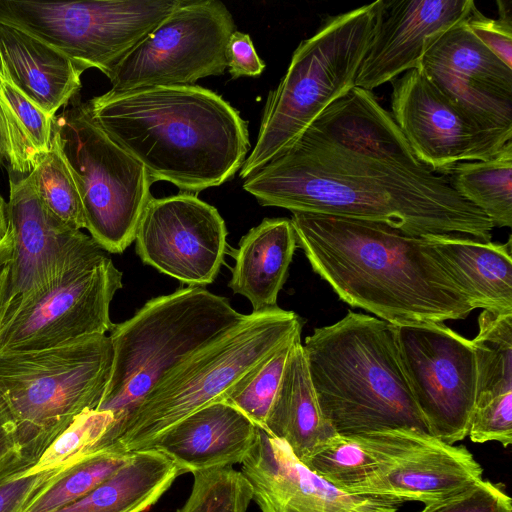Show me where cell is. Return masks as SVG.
I'll use <instances>...</instances> for the list:
<instances>
[{
	"label": "cell",
	"instance_id": "obj_43",
	"mask_svg": "<svg viewBox=\"0 0 512 512\" xmlns=\"http://www.w3.org/2000/svg\"><path fill=\"white\" fill-rule=\"evenodd\" d=\"M8 161V146L2 110L0 107V165Z\"/></svg>",
	"mask_w": 512,
	"mask_h": 512
},
{
	"label": "cell",
	"instance_id": "obj_12",
	"mask_svg": "<svg viewBox=\"0 0 512 512\" xmlns=\"http://www.w3.org/2000/svg\"><path fill=\"white\" fill-rule=\"evenodd\" d=\"M393 325L400 362L429 433L448 444L463 440L476 397L471 340L443 322Z\"/></svg>",
	"mask_w": 512,
	"mask_h": 512
},
{
	"label": "cell",
	"instance_id": "obj_32",
	"mask_svg": "<svg viewBox=\"0 0 512 512\" xmlns=\"http://www.w3.org/2000/svg\"><path fill=\"white\" fill-rule=\"evenodd\" d=\"M130 456L111 452L87 456L53 483L25 512H54L79 500L121 468Z\"/></svg>",
	"mask_w": 512,
	"mask_h": 512
},
{
	"label": "cell",
	"instance_id": "obj_6",
	"mask_svg": "<svg viewBox=\"0 0 512 512\" xmlns=\"http://www.w3.org/2000/svg\"><path fill=\"white\" fill-rule=\"evenodd\" d=\"M244 317L227 298L204 287L188 286L150 299L110 330L112 367L96 410L111 412L112 426L119 424L171 368Z\"/></svg>",
	"mask_w": 512,
	"mask_h": 512
},
{
	"label": "cell",
	"instance_id": "obj_11",
	"mask_svg": "<svg viewBox=\"0 0 512 512\" xmlns=\"http://www.w3.org/2000/svg\"><path fill=\"white\" fill-rule=\"evenodd\" d=\"M236 30L228 8L217 0H182L116 66L112 91L194 85L227 68L226 46Z\"/></svg>",
	"mask_w": 512,
	"mask_h": 512
},
{
	"label": "cell",
	"instance_id": "obj_42",
	"mask_svg": "<svg viewBox=\"0 0 512 512\" xmlns=\"http://www.w3.org/2000/svg\"><path fill=\"white\" fill-rule=\"evenodd\" d=\"M9 267V266H8ZM8 267L0 274V325L6 308L7 301V274Z\"/></svg>",
	"mask_w": 512,
	"mask_h": 512
},
{
	"label": "cell",
	"instance_id": "obj_8",
	"mask_svg": "<svg viewBox=\"0 0 512 512\" xmlns=\"http://www.w3.org/2000/svg\"><path fill=\"white\" fill-rule=\"evenodd\" d=\"M112 361L106 334L39 350L0 351V393L28 461L35 464L76 416L98 407Z\"/></svg>",
	"mask_w": 512,
	"mask_h": 512
},
{
	"label": "cell",
	"instance_id": "obj_3",
	"mask_svg": "<svg viewBox=\"0 0 512 512\" xmlns=\"http://www.w3.org/2000/svg\"><path fill=\"white\" fill-rule=\"evenodd\" d=\"M87 103L96 123L144 166L152 184L167 181L183 193L231 179L250 147L239 112L201 86L109 90Z\"/></svg>",
	"mask_w": 512,
	"mask_h": 512
},
{
	"label": "cell",
	"instance_id": "obj_25",
	"mask_svg": "<svg viewBox=\"0 0 512 512\" xmlns=\"http://www.w3.org/2000/svg\"><path fill=\"white\" fill-rule=\"evenodd\" d=\"M297 247L290 219H264L233 251L235 264L229 287L250 301L253 312L276 307Z\"/></svg>",
	"mask_w": 512,
	"mask_h": 512
},
{
	"label": "cell",
	"instance_id": "obj_41",
	"mask_svg": "<svg viewBox=\"0 0 512 512\" xmlns=\"http://www.w3.org/2000/svg\"><path fill=\"white\" fill-rule=\"evenodd\" d=\"M12 257V240L8 229V235L0 242V274L9 266Z\"/></svg>",
	"mask_w": 512,
	"mask_h": 512
},
{
	"label": "cell",
	"instance_id": "obj_1",
	"mask_svg": "<svg viewBox=\"0 0 512 512\" xmlns=\"http://www.w3.org/2000/svg\"><path fill=\"white\" fill-rule=\"evenodd\" d=\"M262 206L381 222L413 236L491 241L490 219L413 154L372 91L354 87L244 179Z\"/></svg>",
	"mask_w": 512,
	"mask_h": 512
},
{
	"label": "cell",
	"instance_id": "obj_35",
	"mask_svg": "<svg viewBox=\"0 0 512 512\" xmlns=\"http://www.w3.org/2000/svg\"><path fill=\"white\" fill-rule=\"evenodd\" d=\"M294 340L281 347L260 364L224 401L243 413L255 426L261 429H264L277 394L290 347Z\"/></svg>",
	"mask_w": 512,
	"mask_h": 512
},
{
	"label": "cell",
	"instance_id": "obj_34",
	"mask_svg": "<svg viewBox=\"0 0 512 512\" xmlns=\"http://www.w3.org/2000/svg\"><path fill=\"white\" fill-rule=\"evenodd\" d=\"M191 493L176 512H246L252 488L232 466L193 473Z\"/></svg>",
	"mask_w": 512,
	"mask_h": 512
},
{
	"label": "cell",
	"instance_id": "obj_31",
	"mask_svg": "<svg viewBox=\"0 0 512 512\" xmlns=\"http://www.w3.org/2000/svg\"><path fill=\"white\" fill-rule=\"evenodd\" d=\"M302 464L329 484L354 494L371 474L374 461L355 437L337 434Z\"/></svg>",
	"mask_w": 512,
	"mask_h": 512
},
{
	"label": "cell",
	"instance_id": "obj_36",
	"mask_svg": "<svg viewBox=\"0 0 512 512\" xmlns=\"http://www.w3.org/2000/svg\"><path fill=\"white\" fill-rule=\"evenodd\" d=\"M420 512H512V501L500 485L481 479L454 495L426 504Z\"/></svg>",
	"mask_w": 512,
	"mask_h": 512
},
{
	"label": "cell",
	"instance_id": "obj_28",
	"mask_svg": "<svg viewBox=\"0 0 512 512\" xmlns=\"http://www.w3.org/2000/svg\"><path fill=\"white\" fill-rule=\"evenodd\" d=\"M0 107L6 130L8 168L28 175L52 147L54 117L17 91L1 72Z\"/></svg>",
	"mask_w": 512,
	"mask_h": 512
},
{
	"label": "cell",
	"instance_id": "obj_38",
	"mask_svg": "<svg viewBox=\"0 0 512 512\" xmlns=\"http://www.w3.org/2000/svg\"><path fill=\"white\" fill-rule=\"evenodd\" d=\"M70 468L35 473L6 481L0 485V512H25Z\"/></svg>",
	"mask_w": 512,
	"mask_h": 512
},
{
	"label": "cell",
	"instance_id": "obj_5",
	"mask_svg": "<svg viewBox=\"0 0 512 512\" xmlns=\"http://www.w3.org/2000/svg\"><path fill=\"white\" fill-rule=\"evenodd\" d=\"M302 320L278 306L245 314L226 334L171 368L90 454L143 450L189 414L224 402L260 364L301 336Z\"/></svg>",
	"mask_w": 512,
	"mask_h": 512
},
{
	"label": "cell",
	"instance_id": "obj_14",
	"mask_svg": "<svg viewBox=\"0 0 512 512\" xmlns=\"http://www.w3.org/2000/svg\"><path fill=\"white\" fill-rule=\"evenodd\" d=\"M392 88L396 125L415 157L436 173L460 162L487 160L512 141V130L485 126L419 69L394 79Z\"/></svg>",
	"mask_w": 512,
	"mask_h": 512
},
{
	"label": "cell",
	"instance_id": "obj_4",
	"mask_svg": "<svg viewBox=\"0 0 512 512\" xmlns=\"http://www.w3.org/2000/svg\"><path fill=\"white\" fill-rule=\"evenodd\" d=\"M320 409L335 432H429L400 362L394 325L349 310L303 345Z\"/></svg>",
	"mask_w": 512,
	"mask_h": 512
},
{
	"label": "cell",
	"instance_id": "obj_39",
	"mask_svg": "<svg viewBox=\"0 0 512 512\" xmlns=\"http://www.w3.org/2000/svg\"><path fill=\"white\" fill-rule=\"evenodd\" d=\"M33 465L24 456L13 415L0 393V485L22 477Z\"/></svg>",
	"mask_w": 512,
	"mask_h": 512
},
{
	"label": "cell",
	"instance_id": "obj_18",
	"mask_svg": "<svg viewBox=\"0 0 512 512\" xmlns=\"http://www.w3.org/2000/svg\"><path fill=\"white\" fill-rule=\"evenodd\" d=\"M418 69L485 126L512 130V68L486 48L465 22L432 39Z\"/></svg>",
	"mask_w": 512,
	"mask_h": 512
},
{
	"label": "cell",
	"instance_id": "obj_44",
	"mask_svg": "<svg viewBox=\"0 0 512 512\" xmlns=\"http://www.w3.org/2000/svg\"><path fill=\"white\" fill-rule=\"evenodd\" d=\"M8 235L7 203L0 194V242Z\"/></svg>",
	"mask_w": 512,
	"mask_h": 512
},
{
	"label": "cell",
	"instance_id": "obj_21",
	"mask_svg": "<svg viewBox=\"0 0 512 512\" xmlns=\"http://www.w3.org/2000/svg\"><path fill=\"white\" fill-rule=\"evenodd\" d=\"M257 426L225 402L205 406L160 433L147 448L162 452L181 474L232 466L247 456Z\"/></svg>",
	"mask_w": 512,
	"mask_h": 512
},
{
	"label": "cell",
	"instance_id": "obj_33",
	"mask_svg": "<svg viewBox=\"0 0 512 512\" xmlns=\"http://www.w3.org/2000/svg\"><path fill=\"white\" fill-rule=\"evenodd\" d=\"M114 422L109 411L86 410L50 444L23 476L70 468L89 456L92 447Z\"/></svg>",
	"mask_w": 512,
	"mask_h": 512
},
{
	"label": "cell",
	"instance_id": "obj_9",
	"mask_svg": "<svg viewBox=\"0 0 512 512\" xmlns=\"http://www.w3.org/2000/svg\"><path fill=\"white\" fill-rule=\"evenodd\" d=\"M52 129L80 195L85 228L105 252L123 253L152 198L144 166L108 136L78 95L54 116Z\"/></svg>",
	"mask_w": 512,
	"mask_h": 512
},
{
	"label": "cell",
	"instance_id": "obj_20",
	"mask_svg": "<svg viewBox=\"0 0 512 512\" xmlns=\"http://www.w3.org/2000/svg\"><path fill=\"white\" fill-rule=\"evenodd\" d=\"M472 0H378L373 34L355 80L372 91L418 69L428 44L476 9Z\"/></svg>",
	"mask_w": 512,
	"mask_h": 512
},
{
	"label": "cell",
	"instance_id": "obj_30",
	"mask_svg": "<svg viewBox=\"0 0 512 512\" xmlns=\"http://www.w3.org/2000/svg\"><path fill=\"white\" fill-rule=\"evenodd\" d=\"M35 191L57 218L73 229L85 228L82 202L75 182L52 137V147L29 174Z\"/></svg>",
	"mask_w": 512,
	"mask_h": 512
},
{
	"label": "cell",
	"instance_id": "obj_15",
	"mask_svg": "<svg viewBox=\"0 0 512 512\" xmlns=\"http://www.w3.org/2000/svg\"><path fill=\"white\" fill-rule=\"evenodd\" d=\"M355 437L373 458L371 474L354 494L389 496L426 504L454 495L482 479L483 469L465 446L417 429Z\"/></svg>",
	"mask_w": 512,
	"mask_h": 512
},
{
	"label": "cell",
	"instance_id": "obj_22",
	"mask_svg": "<svg viewBox=\"0 0 512 512\" xmlns=\"http://www.w3.org/2000/svg\"><path fill=\"white\" fill-rule=\"evenodd\" d=\"M0 72L23 96L54 117L78 95L84 71L35 36L0 23Z\"/></svg>",
	"mask_w": 512,
	"mask_h": 512
},
{
	"label": "cell",
	"instance_id": "obj_17",
	"mask_svg": "<svg viewBox=\"0 0 512 512\" xmlns=\"http://www.w3.org/2000/svg\"><path fill=\"white\" fill-rule=\"evenodd\" d=\"M227 229L217 209L195 194L151 198L135 234L144 264L193 287L217 277L227 249Z\"/></svg>",
	"mask_w": 512,
	"mask_h": 512
},
{
	"label": "cell",
	"instance_id": "obj_29",
	"mask_svg": "<svg viewBox=\"0 0 512 512\" xmlns=\"http://www.w3.org/2000/svg\"><path fill=\"white\" fill-rule=\"evenodd\" d=\"M471 344L476 362L475 405L512 396V312L483 310Z\"/></svg>",
	"mask_w": 512,
	"mask_h": 512
},
{
	"label": "cell",
	"instance_id": "obj_24",
	"mask_svg": "<svg viewBox=\"0 0 512 512\" xmlns=\"http://www.w3.org/2000/svg\"><path fill=\"white\" fill-rule=\"evenodd\" d=\"M263 430L283 440L301 463L337 435L320 409L301 337L290 347Z\"/></svg>",
	"mask_w": 512,
	"mask_h": 512
},
{
	"label": "cell",
	"instance_id": "obj_2",
	"mask_svg": "<svg viewBox=\"0 0 512 512\" xmlns=\"http://www.w3.org/2000/svg\"><path fill=\"white\" fill-rule=\"evenodd\" d=\"M290 220L314 272L351 307L391 324L465 319L474 310L425 236L317 213Z\"/></svg>",
	"mask_w": 512,
	"mask_h": 512
},
{
	"label": "cell",
	"instance_id": "obj_16",
	"mask_svg": "<svg viewBox=\"0 0 512 512\" xmlns=\"http://www.w3.org/2000/svg\"><path fill=\"white\" fill-rule=\"evenodd\" d=\"M8 229L12 257L6 307H13L105 251L91 236L57 218L41 201L30 176L8 168Z\"/></svg>",
	"mask_w": 512,
	"mask_h": 512
},
{
	"label": "cell",
	"instance_id": "obj_27",
	"mask_svg": "<svg viewBox=\"0 0 512 512\" xmlns=\"http://www.w3.org/2000/svg\"><path fill=\"white\" fill-rule=\"evenodd\" d=\"M442 175L493 227H512V141L487 160L460 162Z\"/></svg>",
	"mask_w": 512,
	"mask_h": 512
},
{
	"label": "cell",
	"instance_id": "obj_19",
	"mask_svg": "<svg viewBox=\"0 0 512 512\" xmlns=\"http://www.w3.org/2000/svg\"><path fill=\"white\" fill-rule=\"evenodd\" d=\"M240 472L261 512H397L404 503L336 488L304 466L283 440L259 427Z\"/></svg>",
	"mask_w": 512,
	"mask_h": 512
},
{
	"label": "cell",
	"instance_id": "obj_23",
	"mask_svg": "<svg viewBox=\"0 0 512 512\" xmlns=\"http://www.w3.org/2000/svg\"><path fill=\"white\" fill-rule=\"evenodd\" d=\"M473 309L512 312V242H483L455 235H426Z\"/></svg>",
	"mask_w": 512,
	"mask_h": 512
},
{
	"label": "cell",
	"instance_id": "obj_13",
	"mask_svg": "<svg viewBox=\"0 0 512 512\" xmlns=\"http://www.w3.org/2000/svg\"><path fill=\"white\" fill-rule=\"evenodd\" d=\"M122 277L104 252L18 305L6 307L0 351L45 349L110 332V304L123 287Z\"/></svg>",
	"mask_w": 512,
	"mask_h": 512
},
{
	"label": "cell",
	"instance_id": "obj_10",
	"mask_svg": "<svg viewBox=\"0 0 512 512\" xmlns=\"http://www.w3.org/2000/svg\"><path fill=\"white\" fill-rule=\"evenodd\" d=\"M181 2L0 0V23L35 36L83 71L97 68L110 78L119 62Z\"/></svg>",
	"mask_w": 512,
	"mask_h": 512
},
{
	"label": "cell",
	"instance_id": "obj_40",
	"mask_svg": "<svg viewBox=\"0 0 512 512\" xmlns=\"http://www.w3.org/2000/svg\"><path fill=\"white\" fill-rule=\"evenodd\" d=\"M227 68L233 79L250 76H259L265 63L257 55L250 36L235 30L226 46Z\"/></svg>",
	"mask_w": 512,
	"mask_h": 512
},
{
	"label": "cell",
	"instance_id": "obj_26",
	"mask_svg": "<svg viewBox=\"0 0 512 512\" xmlns=\"http://www.w3.org/2000/svg\"><path fill=\"white\" fill-rule=\"evenodd\" d=\"M181 475L176 464L152 448L131 453L128 461L79 500L54 512H143Z\"/></svg>",
	"mask_w": 512,
	"mask_h": 512
},
{
	"label": "cell",
	"instance_id": "obj_7",
	"mask_svg": "<svg viewBox=\"0 0 512 512\" xmlns=\"http://www.w3.org/2000/svg\"><path fill=\"white\" fill-rule=\"evenodd\" d=\"M375 14L376 1L333 16L297 46L285 75L268 94L255 146L240 168L242 179L291 146L355 87Z\"/></svg>",
	"mask_w": 512,
	"mask_h": 512
},
{
	"label": "cell",
	"instance_id": "obj_37",
	"mask_svg": "<svg viewBox=\"0 0 512 512\" xmlns=\"http://www.w3.org/2000/svg\"><path fill=\"white\" fill-rule=\"evenodd\" d=\"M498 19L477 8L465 22L471 33L508 67L512 68V1H497Z\"/></svg>",
	"mask_w": 512,
	"mask_h": 512
}]
</instances>
